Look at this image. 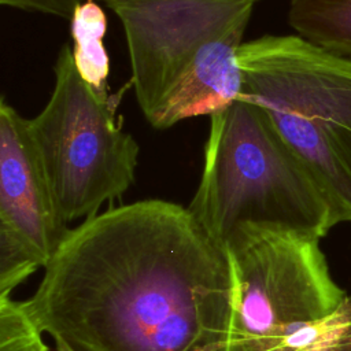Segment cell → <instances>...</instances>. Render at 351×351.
<instances>
[{
  "mask_svg": "<svg viewBox=\"0 0 351 351\" xmlns=\"http://www.w3.org/2000/svg\"><path fill=\"white\" fill-rule=\"evenodd\" d=\"M237 58L243 96L308 169L332 225L351 222V58L293 34L243 43Z\"/></svg>",
  "mask_w": 351,
  "mask_h": 351,
  "instance_id": "obj_4",
  "label": "cell"
},
{
  "mask_svg": "<svg viewBox=\"0 0 351 351\" xmlns=\"http://www.w3.org/2000/svg\"><path fill=\"white\" fill-rule=\"evenodd\" d=\"M70 229L33 141L29 119L0 101V243L32 254L45 267Z\"/></svg>",
  "mask_w": 351,
  "mask_h": 351,
  "instance_id": "obj_7",
  "label": "cell"
},
{
  "mask_svg": "<svg viewBox=\"0 0 351 351\" xmlns=\"http://www.w3.org/2000/svg\"><path fill=\"white\" fill-rule=\"evenodd\" d=\"M43 333L26 300L0 295V351H48Z\"/></svg>",
  "mask_w": 351,
  "mask_h": 351,
  "instance_id": "obj_10",
  "label": "cell"
},
{
  "mask_svg": "<svg viewBox=\"0 0 351 351\" xmlns=\"http://www.w3.org/2000/svg\"><path fill=\"white\" fill-rule=\"evenodd\" d=\"M100 1H103V3H106V1H107V0H100ZM258 1H261V0H258Z\"/></svg>",
  "mask_w": 351,
  "mask_h": 351,
  "instance_id": "obj_12",
  "label": "cell"
},
{
  "mask_svg": "<svg viewBox=\"0 0 351 351\" xmlns=\"http://www.w3.org/2000/svg\"><path fill=\"white\" fill-rule=\"evenodd\" d=\"M222 250L234 282L225 351H278L347 296L330 276L319 239L248 225Z\"/></svg>",
  "mask_w": 351,
  "mask_h": 351,
  "instance_id": "obj_6",
  "label": "cell"
},
{
  "mask_svg": "<svg viewBox=\"0 0 351 351\" xmlns=\"http://www.w3.org/2000/svg\"><path fill=\"white\" fill-rule=\"evenodd\" d=\"M53 73L52 93L29 129L62 217L88 219L132 186L140 147L115 122L119 95L85 82L70 45H62Z\"/></svg>",
  "mask_w": 351,
  "mask_h": 351,
  "instance_id": "obj_5",
  "label": "cell"
},
{
  "mask_svg": "<svg viewBox=\"0 0 351 351\" xmlns=\"http://www.w3.org/2000/svg\"><path fill=\"white\" fill-rule=\"evenodd\" d=\"M26 303L58 351H225L234 282L188 207L147 199L70 229Z\"/></svg>",
  "mask_w": 351,
  "mask_h": 351,
  "instance_id": "obj_1",
  "label": "cell"
},
{
  "mask_svg": "<svg viewBox=\"0 0 351 351\" xmlns=\"http://www.w3.org/2000/svg\"><path fill=\"white\" fill-rule=\"evenodd\" d=\"M85 0H0L1 5L53 15L64 19H71L75 8Z\"/></svg>",
  "mask_w": 351,
  "mask_h": 351,
  "instance_id": "obj_11",
  "label": "cell"
},
{
  "mask_svg": "<svg viewBox=\"0 0 351 351\" xmlns=\"http://www.w3.org/2000/svg\"><path fill=\"white\" fill-rule=\"evenodd\" d=\"M258 0H107L119 18L137 103L155 129L243 96L239 49Z\"/></svg>",
  "mask_w": 351,
  "mask_h": 351,
  "instance_id": "obj_2",
  "label": "cell"
},
{
  "mask_svg": "<svg viewBox=\"0 0 351 351\" xmlns=\"http://www.w3.org/2000/svg\"><path fill=\"white\" fill-rule=\"evenodd\" d=\"M188 210L221 248L248 225L314 239L333 228L317 181L245 96L210 115L203 171Z\"/></svg>",
  "mask_w": 351,
  "mask_h": 351,
  "instance_id": "obj_3",
  "label": "cell"
},
{
  "mask_svg": "<svg viewBox=\"0 0 351 351\" xmlns=\"http://www.w3.org/2000/svg\"><path fill=\"white\" fill-rule=\"evenodd\" d=\"M73 59L81 78L99 92L107 93L110 58L104 47L107 16L95 0L80 4L71 19Z\"/></svg>",
  "mask_w": 351,
  "mask_h": 351,
  "instance_id": "obj_9",
  "label": "cell"
},
{
  "mask_svg": "<svg viewBox=\"0 0 351 351\" xmlns=\"http://www.w3.org/2000/svg\"><path fill=\"white\" fill-rule=\"evenodd\" d=\"M288 22L304 40L351 58V0H289Z\"/></svg>",
  "mask_w": 351,
  "mask_h": 351,
  "instance_id": "obj_8",
  "label": "cell"
}]
</instances>
